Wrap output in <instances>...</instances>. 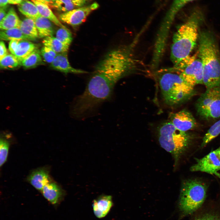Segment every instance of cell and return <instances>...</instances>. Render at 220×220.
I'll return each instance as SVG.
<instances>
[{
  "mask_svg": "<svg viewBox=\"0 0 220 220\" xmlns=\"http://www.w3.org/2000/svg\"><path fill=\"white\" fill-rule=\"evenodd\" d=\"M198 56L203 69V84L207 88L220 87V55L213 35L199 34Z\"/></svg>",
  "mask_w": 220,
  "mask_h": 220,
  "instance_id": "obj_1",
  "label": "cell"
},
{
  "mask_svg": "<svg viewBox=\"0 0 220 220\" xmlns=\"http://www.w3.org/2000/svg\"><path fill=\"white\" fill-rule=\"evenodd\" d=\"M200 15L194 13L182 25L174 35L170 50V59L177 66L189 57L199 37L198 27Z\"/></svg>",
  "mask_w": 220,
  "mask_h": 220,
  "instance_id": "obj_2",
  "label": "cell"
},
{
  "mask_svg": "<svg viewBox=\"0 0 220 220\" xmlns=\"http://www.w3.org/2000/svg\"><path fill=\"white\" fill-rule=\"evenodd\" d=\"M207 188L203 182L196 179H188L182 184L178 202L179 220L189 216L205 202Z\"/></svg>",
  "mask_w": 220,
  "mask_h": 220,
  "instance_id": "obj_3",
  "label": "cell"
},
{
  "mask_svg": "<svg viewBox=\"0 0 220 220\" xmlns=\"http://www.w3.org/2000/svg\"><path fill=\"white\" fill-rule=\"evenodd\" d=\"M159 81L164 100L169 105L181 103L193 95V87L188 84L179 73L164 72L160 75Z\"/></svg>",
  "mask_w": 220,
  "mask_h": 220,
  "instance_id": "obj_4",
  "label": "cell"
},
{
  "mask_svg": "<svg viewBox=\"0 0 220 220\" xmlns=\"http://www.w3.org/2000/svg\"><path fill=\"white\" fill-rule=\"evenodd\" d=\"M158 131L161 146L173 155L176 165L181 154L189 144V136L185 132L176 128L170 121L163 123Z\"/></svg>",
  "mask_w": 220,
  "mask_h": 220,
  "instance_id": "obj_5",
  "label": "cell"
},
{
  "mask_svg": "<svg viewBox=\"0 0 220 220\" xmlns=\"http://www.w3.org/2000/svg\"><path fill=\"white\" fill-rule=\"evenodd\" d=\"M196 108L198 115L204 120L220 117V87L207 88L197 101Z\"/></svg>",
  "mask_w": 220,
  "mask_h": 220,
  "instance_id": "obj_6",
  "label": "cell"
},
{
  "mask_svg": "<svg viewBox=\"0 0 220 220\" xmlns=\"http://www.w3.org/2000/svg\"><path fill=\"white\" fill-rule=\"evenodd\" d=\"M178 66L181 68L179 74L190 85L203 84V69L200 59L189 57Z\"/></svg>",
  "mask_w": 220,
  "mask_h": 220,
  "instance_id": "obj_7",
  "label": "cell"
},
{
  "mask_svg": "<svg viewBox=\"0 0 220 220\" xmlns=\"http://www.w3.org/2000/svg\"><path fill=\"white\" fill-rule=\"evenodd\" d=\"M192 171H201L215 175L220 178V146L204 157L197 159L190 168Z\"/></svg>",
  "mask_w": 220,
  "mask_h": 220,
  "instance_id": "obj_8",
  "label": "cell"
},
{
  "mask_svg": "<svg viewBox=\"0 0 220 220\" xmlns=\"http://www.w3.org/2000/svg\"><path fill=\"white\" fill-rule=\"evenodd\" d=\"M98 7V4L94 2L89 5L75 8L61 13L59 19L62 22L76 28L84 22L90 13Z\"/></svg>",
  "mask_w": 220,
  "mask_h": 220,
  "instance_id": "obj_9",
  "label": "cell"
},
{
  "mask_svg": "<svg viewBox=\"0 0 220 220\" xmlns=\"http://www.w3.org/2000/svg\"><path fill=\"white\" fill-rule=\"evenodd\" d=\"M189 217L190 220H220V202H204Z\"/></svg>",
  "mask_w": 220,
  "mask_h": 220,
  "instance_id": "obj_10",
  "label": "cell"
},
{
  "mask_svg": "<svg viewBox=\"0 0 220 220\" xmlns=\"http://www.w3.org/2000/svg\"><path fill=\"white\" fill-rule=\"evenodd\" d=\"M170 122L176 128L184 132L193 129L196 125L192 114L185 109L171 114Z\"/></svg>",
  "mask_w": 220,
  "mask_h": 220,
  "instance_id": "obj_11",
  "label": "cell"
},
{
  "mask_svg": "<svg viewBox=\"0 0 220 220\" xmlns=\"http://www.w3.org/2000/svg\"><path fill=\"white\" fill-rule=\"evenodd\" d=\"M51 67L53 69L65 74H83L87 72L81 69L72 67L68 60L67 52L58 53L53 62Z\"/></svg>",
  "mask_w": 220,
  "mask_h": 220,
  "instance_id": "obj_12",
  "label": "cell"
},
{
  "mask_svg": "<svg viewBox=\"0 0 220 220\" xmlns=\"http://www.w3.org/2000/svg\"><path fill=\"white\" fill-rule=\"evenodd\" d=\"M113 204L112 196L102 195L94 200L92 204L94 214L97 218L105 217L109 212Z\"/></svg>",
  "mask_w": 220,
  "mask_h": 220,
  "instance_id": "obj_13",
  "label": "cell"
},
{
  "mask_svg": "<svg viewBox=\"0 0 220 220\" xmlns=\"http://www.w3.org/2000/svg\"><path fill=\"white\" fill-rule=\"evenodd\" d=\"M28 181L36 189L42 191L44 187L51 181L49 169L42 167L36 169L30 174Z\"/></svg>",
  "mask_w": 220,
  "mask_h": 220,
  "instance_id": "obj_14",
  "label": "cell"
},
{
  "mask_svg": "<svg viewBox=\"0 0 220 220\" xmlns=\"http://www.w3.org/2000/svg\"><path fill=\"white\" fill-rule=\"evenodd\" d=\"M44 197L52 204H57L63 198L64 193L61 187L55 182L50 181L42 190Z\"/></svg>",
  "mask_w": 220,
  "mask_h": 220,
  "instance_id": "obj_15",
  "label": "cell"
},
{
  "mask_svg": "<svg viewBox=\"0 0 220 220\" xmlns=\"http://www.w3.org/2000/svg\"><path fill=\"white\" fill-rule=\"evenodd\" d=\"M193 0H174L161 23L162 26L167 29H170L177 13L185 5Z\"/></svg>",
  "mask_w": 220,
  "mask_h": 220,
  "instance_id": "obj_16",
  "label": "cell"
},
{
  "mask_svg": "<svg viewBox=\"0 0 220 220\" xmlns=\"http://www.w3.org/2000/svg\"><path fill=\"white\" fill-rule=\"evenodd\" d=\"M34 20L38 31L39 37L45 38L53 36L54 29L51 21L42 16Z\"/></svg>",
  "mask_w": 220,
  "mask_h": 220,
  "instance_id": "obj_17",
  "label": "cell"
},
{
  "mask_svg": "<svg viewBox=\"0 0 220 220\" xmlns=\"http://www.w3.org/2000/svg\"><path fill=\"white\" fill-rule=\"evenodd\" d=\"M21 20L13 7L10 8L7 13L0 22L1 30H6L14 28H19Z\"/></svg>",
  "mask_w": 220,
  "mask_h": 220,
  "instance_id": "obj_18",
  "label": "cell"
},
{
  "mask_svg": "<svg viewBox=\"0 0 220 220\" xmlns=\"http://www.w3.org/2000/svg\"><path fill=\"white\" fill-rule=\"evenodd\" d=\"M17 7L19 11L27 18L34 20L41 16L35 4L28 0H23Z\"/></svg>",
  "mask_w": 220,
  "mask_h": 220,
  "instance_id": "obj_19",
  "label": "cell"
},
{
  "mask_svg": "<svg viewBox=\"0 0 220 220\" xmlns=\"http://www.w3.org/2000/svg\"><path fill=\"white\" fill-rule=\"evenodd\" d=\"M0 38L2 40L10 41L13 40H26L29 41L35 40L25 35L18 28L1 30Z\"/></svg>",
  "mask_w": 220,
  "mask_h": 220,
  "instance_id": "obj_20",
  "label": "cell"
},
{
  "mask_svg": "<svg viewBox=\"0 0 220 220\" xmlns=\"http://www.w3.org/2000/svg\"><path fill=\"white\" fill-rule=\"evenodd\" d=\"M36 49L35 45L29 40H20L15 51L14 55L20 61Z\"/></svg>",
  "mask_w": 220,
  "mask_h": 220,
  "instance_id": "obj_21",
  "label": "cell"
},
{
  "mask_svg": "<svg viewBox=\"0 0 220 220\" xmlns=\"http://www.w3.org/2000/svg\"><path fill=\"white\" fill-rule=\"evenodd\" d=\"M36 6L42 16L45 17L60 28H67L63 25L53 13L47 5L35 0H32Z\"/></svg>",
  "mask_w": 220,
  "mask_h": 220,
  "instance_id": "obj_22",
  "label": "cell"
},
{
  "mask_svg": "<svg viewBox=\"0 0 220 220\" xmlns=\"http://www.w3.org/2000/svg\"><path fill=\"white\" fill-rule=\"evenodd\" d=\"M19 28L25 35L35 39L38 37L35 21L32 19L26 18L21 20Z\"/></svg>",
  "mask_w": 220,
  "mask_h": 220,
  "instance_id": "obj_23",
  "label": "cell"
},
{
  "mask_svg": "<svg viewBox=\"0 0 220 220\" xmlns=\"http://www.w3.org/2000/svg\"><path fill=\"white\" fill-rule=\"evenodd\" d=\"M40 52L36 48L28 56L20 61L21 65L26 68H34L43 64Z\"/></svg>",
  "mask_w": 220,
  "mask_h": 220,
  "instance_id": "obj_24",
  "label": "cell"
},
{
  "mask_svg": "<svg viewBox=\"0 0 220 220\" xmlns=\"http://www.w3.org/2000/svg\"><path fill=\"white\" fill-rule=\"evenodd\" d=\"M42 43L44 46L50 48L58 53L67 52L69 47V46L63 43L53 36L44 38Z\"/></svg>",
  "mask_w": 220,
  "mask_h": 220,
  "instance_id": "obj_25",
  "label": "cell"
},
{
  "mask_svg": "<svg viewBox=\"0 0 220 220\" xmlns=\"http://www.w3.org/2000/svg\"><path fill=\"white\" fill-rule=\"evenodd\" d=\"M220 134V119L215 123L209 129L203 138L201 147L206 145Z\"/></svg>",
  "mask_w": 220,
  "mask_h": 220,
  "instance_id": "obj_26",
  "label": "cell"
},
{
  "mask_svg": "<svg viewBox=\"0 0 220 220\" xmlns=\"http://www.w3.org/2000/svg\"><path fill=\"white\" fill-rule=\"evenodd\" d=\"M21 65L20 61L14 55L8 54L0 60L1 69H10L16 68Z\"/></svg>",
  "mask_w": 220,
  "mask_h": 220,
  "instance_id": "obj_27",
  "label": "cell"
},
{
  "mask_svg": "<svg viewBox=\"0 0 220 220\" xmlns=\"http://www.w3.org/2000/svg\"><path fill=\"white\" fill-rule=\"evenodd\" d=\"M56 37L63 43L69 46L73 39L71 31L67 28H59L56 32Z\"/></svg>",
  "mask_w": 220,
  "mask_h": 220,
  "instance_id": "obj_28",
  "label": "cell"
},
{
  "mask_svg": "<svg viewBox=\"0 0 220 220\" xmlns=\"http://www.w3.org/2000/svg\"><path fill=\"white\" fill-rule=\"evenodd\" d=\"M53 8L64 13L76 8L71 0H55Z\"/></svg>",
  "mask_w": 220,
  "mask_h": 220,
  "instance_id": "obj_29",
  "label": "cell"
},
{
  "mask_svg": "<svg viewBox=\"0 0 220 220\" xmlns=\"http://www.w3.org/2000/svg\"><path fill=\"white\" fill-rule=\"evenodd\" d=\"M10 142L7 139L1 137L0 141V166L6 161L10 146Z\"/></svg>",
  "mask_w": 220,
  "mask_h": 220,
  "instance_id": "obj_30",
  "label": "cell"
},
{
  "mask_svg": "<svg viewBox=\"0 0 220 220\" xmlns=\"http://www.w3.org/2000/svg\"><path fill=\"white\" fill-rule=\"evenodd\" d=\"M40 53L44 61L50 64L53 62L58 54L50 48L46 46L42 48Z\"/></svg>",
  "mask_w": 220,
  "mask_h": 220,
  "instance_id": "obj_31",
  "label": "cell"
},
{
  "mask_svg": "<svg viewBox=\"0 0 220 220\" xmlns=\"http://www.w3.org/2000/svg\"><path fill=\"white\" fill-rule=\"evenodd\" d=\"M76 8L83 7L88 4L92 0H71Z\"/></svg>",
  "mask_w": 220,
  "mask_h": 220,
  "instance_id": "obj_32",
  "label": "cell"
},
{
  "mask_svg": "<svg viewBox=\"0 0 220 220\" xmlns=\"http://www.w3.org/2000/svg\"><path fill=\"white\" fill-rule=\"evenodd\" d=\"M20 40H13L10 41L9 49L11 54H14L15 49Z\"/></svg>",
  "mask_w": 220,
  "mask_h": 220,
  "instance_id": "obj_33",
  "label": "cell"
},
{
  "mask_svg": "<svg viewBox=\"0 0 220 220\" xmlns=\"http://www.w3.org/2000/svg\"><path fill=\"white\" fill-rule=\"evenodd\" d=\"M7 54V50L5 44L2 41H1L0 42V60Z\"/></svg>",
  "mask_w": 220,
  "mask_h": 220,
  "instance_id": "obj_34",
  "label": "cell"
},
{
  "mask_svg": "<svg viewBox=\"0 0 220 220\" xmlns=\"http://www.w3.org/2000/svg\"><path fill=\"white\" fill-rule=\"evenodd\" d=\"M47 5L51 8H53L55 0H35Z\"/></svg>",
  "mask_w": 220,
  "mask_h": 220,
  "instance_id": "obj_35",
  "label": "cell"
},
{
  "mask_svg": "<svg viewBox=\"0 0 220 220\" xmlns=\"http://www.w3.org/2000/svg\"><path fill=\"white\" fill-rule=\"evenodd\" d=\"M7 7L0 8V22H1L6 16Z\"/></svg>",
  "mask_w": 220,
  "mask_h": 220,
  "instance_id": "obj_36",
  "label": "cell"
},
{
  "mask_svg": "<svg viewBox=\"0 0 220 220\" xmlns=\"http://www.w3.org/2000/svg\"><path fill=\"white\" fill-rule=\"evenodd\" d=\"M8 0H0V7L4 8L7 7Z\"/></svg>",
  "mask_w": 220,
  "mask_h": 220,
  "instance_id": "obj_37",
  "label": "cell"
},
{
  "mask_svg": "<svg viewBox=\"0 0 220 220\" xmlns=\"http://www.w3.org/2000/svg\"><path fill=\"white\" fill-rule=\"evenodd\" d=\"M23 0H8V3L10 4H20Z\"/></svg>",
  "mask_w": 220,
  "mask_h": 220,
  "instance_id": "obj_38",
  "label": "cell"
}]
</instances>
